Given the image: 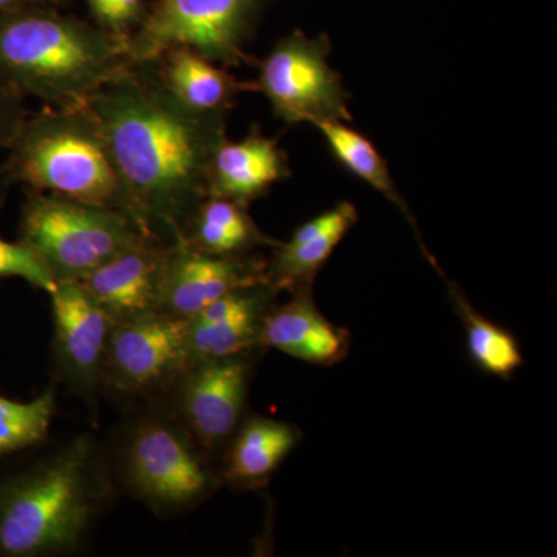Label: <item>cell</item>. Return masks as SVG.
<instances>
[{
	"label": "cell",
	"mask_w": 557,
	"mask_h": 557,
	"mask_svg": "<svg viewBox=\"0 0 557 557\" xmlns=\"http://www.w3.org/2000/svg\"><path fill=\"white\" fill-rule=\"evenodd\" d=\"M160 79L185 108L205 115H230L240 94L256 90L226 67L189 47H172L152 60Z\"/></svg>",
	"instance_id": "obj_18"
},
{
	"label": "cell",
	"mask_w": 557,
	"mask_h": 557,
	"mask_svg": "<svg viewBox=\"0 0 557 557\" xmlns=\"http://www.w3.org/2000/svg\"><path fill=\"white\" fill-rule=\"evenodd\" d=\"M25 98L0 81V150H7L28 115Z\"/></svg>",
	"instance_id": "obj_26"
},
{
	"label": "cell",
	"mask_w": 557,
	"mask_h": 557,
	"mask_svg": "<svg viewBox=\"0 0 557 557\" xmlns=\"http://www.w3.org/2000/svg\"><path fill=\"white\" fill-rule=\"evenodd\" d=\"M70 0H0V13L3 11L27 9V7H62L67 5Z\"/></svg>",
	"instance_id": "obj_27"
},
{
	"label": "cell",
	"mask_w": 557,
	"mask_h": 557,
	"mask_svg": "<svg viewBox=\"0 0 557 557\" xmlns=\"http://www.w3.org/2000/svg\"><path fill=\"white\" fill-rule=\"evenodd\" d=\"M57 399L47 391L32 401L0 397V457L38 445L49 434Z\"/></svg>",
	"instance_id": "obj_23"
},
{
	"label": "cell",
	"mask_w": 557,
	"mask_h": 557,
	"mask_svg": "<svg viewBox=\"0 0 557 557\" xmlns=\"http://www.w3.org/2000/svg\"><path fill=\"white\" fill-rule=\"evenodd\" d=\"M170 244L146 237L91 271L78 284L113 324L160 311L161 281Z\"/></svg>",
	"instance_id": "obj_13"
},
{
	"label": "cell",
	"mask_w": 557,
	"mask_h": 557,
	"mask_svg": "<svg viewBox=\"0 0 557 557\" xmlns=\"http://www.w3.org/2000/svg\"><path fill=\"white\" fill-rule=\"evenodd\" d=\"M100 121L135 219L157 239L175 244L208 196L209 168L228 115L182 104L152 61L131 62L87 102Z\"/></svg>",
	"instance_id": "obj_1"
},
{
	"label": "cell",
	"mask_w": 557,
	"mask_h": 557,
	"mask_svg": "<svg viewBox=\"0 0 557 557\" xmlns=\"http://www.w3.org/2000/svg\"><path fill=\"white\" fill-rule=\"evenodd\" d=\"M314 127L324 138L332 156L348 172L357 175L362 182L383 194L391 203H394L418 234L416 218L399 194L386 160L383 159L373 143L344 121H321V123L314 124Z\"/></svg>",
	"instance_id": "obj_21"
},
{
	"label": "cell",
	"mask_w": 557,
	"mask_h": 557,
	"mask_svg": "<svg viewBox=\"0 0 557 557\" xmlns=\"http://www.w3.org/2000/svg\"><path fill=\"white\" fill-rule=\"evenodd\" d=\"M450 292L458 313L463 318L469 357L475 366L498 379L515 375L523 364L522 351L515 336L472 309L460 289L450 287Z\"/></svg>",
	"instance_id": "obj_22"
},
{
	"label": "cell",
	"mask_w": 557,
	"mask_h": 557,
	"mask_svg": "<svg viewBox=\"0 0 557 557\" xmlns=\"http://www.w3.org/2000/svg\"><path fill=\"white\" fill-rule=\"evenodd\" d=\"M298 440V431L292 424L265 417L249 418L231 437L225 478L236 485H263Z\"/></svg>",
	"instance_id": "obj_20"
},
{
	"label": "cell",
	"mask_w": 557,
	"mask_h": 557,
	"mask_svg": "<svg viewBox=\"0 0 557 557\" xmlns=\"http://www.w3.org/2000/svg\"><path fill=\"white\" fill-rule=\"evenodd\" d=\"M259 344L310 364L333 366L347 354L350 338L346 330L322 317L307 287L285 306L263 314Z\"/></svg>",
	"instance_id": "obj_16"
},
{
	"label": "cell",
	"mask_w": 557,
	"mask_h": 557,
	"mask_svg": "<svg viewBox=\"0 0 557 557\" xmlns=\"http://www.w3.org/2000/svg\"><path fill=\"white\" fill-rule=\"evenodd\" d=\"M188 319L163 311L113 325L104 359L101 384L124 395H149L171 388L193 364Z\"/></svg>",
	"instance_id": "obj_9"
},
{
	"label": "cell",
	"mask_w": 557,
	"mask_h": 557,
	"mask_svg": "<svg viewBox=\"0 0 557 557\" xmlns=\"http://www.w3.org/2000/svg\"><path fill=\"white\" fill-rule=\"evenodd\" d=\"M108 494L94 440L81 437L0 480V556L64 555L78 548Z\"/></svg>",
	"instance_id": "obj_3"
},
{
	"label": "cell",
	"mask_w": 557,
	"mask_h": 557,
	"mask_svg": "<svg viewBox=\"0 0 557 557\" xmlns=\"http://www.w3.org/2000/svg\"><path fill=\"white\" fill-rule=\"evenodd\" d=\"M126 46L57 7L0 13V81L50 108H75L131 64Z\"/></svg>",
	"instance_id": "obj_2"
},
{
	"label": "cell",
	"mask_w": 557,
	"mask_h": 557,
	"mask_svg": "<svg viewBox=\"0 0 557 557\" xmlns=\"http://www.w3.org/2000/svg\"><path fill=\"white\" fill-rule=\"evenodd\" d=\"M54 322V358L78 391L101 384L102 359L113 321L78 282H57L49 293Z\"/></svg>",
	"instance_id": "obj_12"
},
{
	"label": "cell",
	"mask_w": 557,
	"mask_h": 557,
	"mask_svg": "<svg viewBox=\"0 0 557 557\" xmlns=\"http://www.w3.org/2000/svg\"><path fill=\"white\" fill-rule=\"evenodd\" d=\"M263 282H269L263 260L207 255L177 242L170 244L164 259L160 311L190 319L234 289Z\"/></svg>",
	"instance_id": "obj_11"
},
{
	"label": "cell",
	"mask_w": 557,
	"mask_h": 557,
	"mask_svg": "<svg viewBox=\"0 0 557 557\" xmlns=\"http://www.w3.org/2000/svg\"><path fill=\"white\" fill-rule=\"evenodd\" d=\"M292 177L287 152L276 138L252 126L247 137H228L215 150L209 168L208 196L225 197L242 205L267 196L277 183Z\"/></svg>",
	"instance_id": "obj_15"
},
{
	"label": "cell",
	"mask_w": 557,
	"mask_h": 557,
	"mask_svg": "<svg viewBox=\"0 0 557 557\" xmlns=\"http://www.w3.org/2000/svg\"><path fill=\"white\" fill-rule=\"evenodd\" d=\"M249 364L240 357L190 364L172 387H177L175 420L201 449H215L240 426L247 403Z\"/></svg>",
	"instance_id": "obj_10"
},
{
	"label": "cell",
	"mask_w": 557,
	"mask_h": 557,
	"mask_svg": "<svg viewBox=\"0 0 557 557\" xmlns=\"http://www.w3.org/2000/svg\"><path fill=\"white\" fill-rule=\"evenodd\" d=\"M146 237L126 212L57 194L27 190L21 209L20 242L54 282H78Z\"/></svg>",
	"instance_id": "obj_5"
},
{
	"label": "cell",
	"mask_w": 557,
	"mask_h": 557,
	"mask_svg": "<svg viewBox=\"0 0 557 557\" xmlns=\"http://www.w3.org/2000/svg\"><path fill=\"white\" fill-rule=\"evenodd\" d=\"M7 152L5 185L119 209L137 220L104 131L89 104L46 106L28 113Z\"/></svg>",
	"instance_id": "obj_4"
},
{
	"label": "cell",
	"mask_w": 557,
	"mask_h": 557,
	"mask_svg": "<svg viewBox=\"0 0 557 557\" xmlns=\"http://www.w3.org/2000/svg\"><path fill=\"white\" fill-rule=\"evenodd\" d=\"M269 282L234 289L186 322V341L194 362L239 357L259 344L260 324L271 295Z\"/></svg>",
	"instance_id": "obj_14"
},
{
	"label": "cell",
	"mask_w": 557,
	"mask_h": 557,
	"mask_svg": "<svg viewBox=\"0 0 557 557\" xmlns=\"http://www.w3.org/2000/svg\"><path fill=\"white\" fill-rule=\"evenodd\" d=\"M84 3L91 22L124 46L145 20L149 5L146 0H84Z\"/></svg>",
	"instance_id": "obj_24"
},
{
	"label": "cell",
	"mask_w": 557,
	"mask_h": 557,
	"mask_svg": "<svg viewBox=\"0 0 557 557\" xmlns=\"http://www.w3.org/2000/svg\"><path fill=\"white\" fill-rule=\"evenodd\" d=\"M180 244L207 255L247 256L258 247H276L277 242L259 228L247 205L225 197L207 196L185 223Z\"/></svg>",
	"instance_id": "obj_19"
},
{
	"label": "cell",
	"mask_w": 557,
	"mask_h": 557,
	"mask_svg": "<svg viewBox=\"0 0 557 557\" xmlns=\"http://www.w3.org/2000/svg\"><path fill=\"white\" fill-rule=\"evenodd\" d=\"M119 472L127 490L157 512L199 504L214 487L201 448L175 418L143 417L124 435Z\"/></svg>",
	"instance_id": "obj_7"
},
{
	"label": "cell",
	"mask_w": 557,
	"mask_h": 557,
	"mask_svg": "<svg viewBox=\"0 0 557 557\" xmlns=\"http://www.w3.org/2000/svg\"><path fill=\"white\" fill-rule=\"evenodd\" d=\"M332 42L327 35L288 33L259 62L256 90L269 100L274 116L288 126L321 121L350 123L348 94L343 78L330 65Z\"/></svg>",
	"instance_id": "obj_8"
},
{
	"label": "cell",
	"mask_w": 557,
	"mask_h": 557,
	"mask_svg": "<svg viewBox=\"0 0 557 557\" xmlns=\"http://www.w3.org/2000/svg\"><path fill=\"white\" fill-rule=\"evenodd\" d=\"M358 222L350 201H339L329 211L302 223L287 242H277L267 262V278L274 289L307 288L348 231Z\"/></svg>",
	"instance_id": "obj_17"
},
{
	"label": "cell",
	"mask_w": 557,
	"mask_h": 557,
	"mask_svg": "<svg viewBox=\"0 0 557 557\" xmlns=\"http://www.w3.org/2000/svg\"><path fill=\"white\" fill-rule=\"evenodd\" d=\"M0 277H21L33 287L51 293L57 282L35 252L21 242H9L0 236Z\"/></svg>",
	"instance_id": "obj_25"
},
{
	"label": "cell",
	"mask_w": 557,
	"mask_h": 557,
	"mask_svg": "<svg viewBox=\"0 0 557 557\" xmlns=\"http://www.w3.org/2000/svg\"><path fill=\"white\" fill-rule=\"evenodd\" d=\"M269 0H153L127 40L132 62L152 61L189 47L223 67L251 64L247 44Z\"/></svg>",
	"instance_id": "obj_6"
}]
</instances>
